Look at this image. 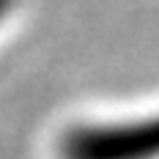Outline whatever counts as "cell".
Instances as JSON below:
<instances>
[{
  "instance_id": "cell-1",
  "label": "cell",
  "mask_w": 159,
  "mask_h": 159,
  "mask_svg": "<svg viewBox=\"0 0 159 159\" xmlns=\"http://www.w3.org/2000/svg\"><path fill=\"white\" fill-rule=\"evenodd\" d=\"M61 159H159V112L69 129Z\"/></svg>"
},
{
  "instance_id": "cell-2",
  "label": "cell",
  "mask_w": 159,
  "mask_h": 159,
  "mask_svg": "<svg viewBox=\"0 0 159 159\" xmlns=\"http://www.w3.org/2000/svg\"><path fill=\"white\" fill-rule=\"evenodd\" d=\"M14 6H16V0H0V22L11 14V8H14Z\"/></svg>"
}]
</instances>
